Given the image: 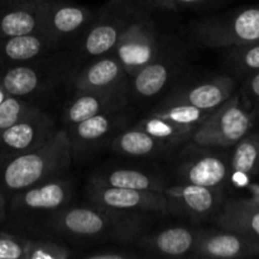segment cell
Segmentation results:
<instances>
[{"mask_svg": "<svg viewBox=\"0 0 259 259\" xmlns=\"http://www.w3.org/2000/svg\"><path fill=\"white\" fill-rule=\"evenodd\" d=\"M177 68L179 63L176 57L172 55H164L161 51L152 62L129 77L131 98H136L138 100L156 98L167 88Z\"/></svg>", "mask_w": 259, "mask_h": 259, "instance_id": "18", "label": "cell"}, {"mask_svg": "<svg viewBox=\"0 0 259 259\" xmlns=\"http://www.w3.org/2000/svg\"><path fill=\"white\" fill-rule=\"evenodd\" d=\"M235 91V82L229 76H218L210 80L181 89L172 93L163 101L185 103L206 111H212L232 98Z\"/></svg>", "mask_w": 259, "mask_h": 259, "instance_id": "19", "label": "cell"}, {"mask_svg": "<svg viewBox=\"0 0 259 259\" xmlns=\"http://www.w3.org/2000/svg\"><path fill=\"white\" fill-rule=\"evenodd\" d=\"M129 85V76L113 52L94 58L72 77L73 91H100Z\"/></svg>", "mask_w": 259, "mask_h": 259, "instance_id": "17", "label": "cell"}, {"mask_svg": "<svg viewBox=\"0 0 259 259\" xmlns=\"http://www.w3.org/2000/svg\"><path fill=\"white\" fill-rule=\"evenodd\" d=\"M254 257H259V240L254 238L233 230L202 229L192 258L242 259Z\"/></svg>", "mask_w": 259, "mask_h": 259, "instance_id": "16", "label": "cell"}, {"mask_svg": "<svg viewBox=\"0 0 259 259\" xmlns=\"http://www.w3.org/2000/svg\"><path fill=\"white\" fill-rule=\"evenodd\" d=\"M7 95H8V94L5 93V91L3 90L2 86H0V103H2V101L4 100V98H5V96H7Z\"/></svg>", "mask_w": 259, "mask_h": 259, "instance_id": "39", "label": "cell"}, {"mask_svg": "<svg viewBox=\"0 0 259 259\" xmlns=\"http://www.w3.org/2000/svg\"><path fill=\"white\" fill-rule=\"evenodd\" d=\"M138 257H142V255L121 247L100 248V249H95L94 252L85 254L86 259H133Z\"/></svg>", "mask_w": 259, "mask_h": 259, "instance_id": "33", "label": "cell"}, {"mask_svg": "<svg viewBox=\"0 0 259 259\" xmlns=\"http://www.w3.org/2000/svg\"><path fill=\"white\" fill-rule=\"evenodd\" d=\"M168 211L177 215L206 219L217 217L224 204L220 187H206L181 182L163 190Z\"/></svg>", "mask_w": 259, "mask_h": 259, "instance_id": "13", "label": "cell"}, {"mask_svg": "<svg viewBox=\"0 0 259 259\" xmlns=\"http://www.w3.org/2000/svg\"><path fill=\"white\" fill-rule=\"evenodd\" d=\"M149 215L105 209L96 205H67L46 218L45 228L76 243L118 242L129 244L146 233Z\"/></svg>", "mask_w": 259, "mask_h": 259, "instance_id": "1", "label": "cell"}, {"mask_svg": "<svg viewBox=\"0 0 259 259\" xmlns=\"http://www.w3.org/2000/svg\"><path fill=\"white\" fill-rule=\"evenodd\" d=\"M37 4L0 0V39L37 32Z\"/></svg>", "mask_w": 259, "mask_h": 259, "instance_id": "23", "label": "cell"}, {"mask_svg": "<svg viewBox=\"0 0 259 259\" xmlns=\"http://www.w3.org/2000/svg\"><path fill=\"white\" fill-rule=\"evenodd\" d=\"M201 233V228L171 227L152 234L144 233L136 244L146 257L192 258Z\"/></svg>", "mask_w": 259, "mask_h": 259, "instance_id": "15", "label": "cell"}, {"mask_svg": "<svg viewBox=\"0 0 259 259\" xmlns=\"http://www.w3.org/2000/svg\"><path fill=\"white\" fill-rule=\"evenodd\" d=\"M7 219V197L0 191V222Z\"/></svg>", "mask_w": 259, "mask_h": 259, "instance_id": "37", "label": "cell"}, {"mask_svg": "<svg viewBox=\"0 0 259 259\" xmlns=\"http://www.w3.org/2000/svg\"><path fill=\"white\" fill-rule=\"evenodd\" d=\"M245 90H247V93L257 101L259 106V72L248 75L247 83H245Z\"/></svg>", "mask_w": 259, "mask_h": 259, "instance_id": "34", "label": "cell"}, {"mask_svg": "<svg viewBox=\"0 0 259 259\" xmlns=\"http://www.w3.org/2000/svg\"><path fill=\"white\" fill-rule=\"evenodd\" d=\"M252 192H253L252 199L259 204V186H252Z\"/></svg>", "mask_w": 259, "mask_h": 259, "instance_id": "38", "label": "cell"}, {"mask_svg": "<svg viewBox=\"0 0 259 259\" xmlns=\"http://www.w3.org/2000/svg\"><path fill=\"white\" fill-rule=\"evenodd\" d=\"M85 196L89 204L116 211L144 215L169 214L163 192L100 186L89 182L85 190Z\"/></svg>", "mask_w": 259, "mask_h": 259, "instance_id": "10", "label": "cell"}, {"mask_svg": "<svg viewBox=\"0 0 259 259\" xmlns=\"http://www.w3.org/2000/svg\"><path fill=\"white\" fill-rule=\"evenodd\" d=\"M19 2H33V3H40L43 0H19Z\"/></svg>", "mask_w": 259, "mask_h": 259, "instance_id": "40", "label": "cell"}, {"mask_svg": "<svg viewBox=\"0 0 259 259\" xmlns=\"http://www.w3.org/2000/svg\"><path fill=\"white\" fill-rule=\"evenodd\" d=\"M169 147V144L154 138L139 126L120 131L110 142V148L115 153L139 158L158 156Z\"/></svg>", "mask_w": 259, "mask_h": 259, "instance_id": "25", "label": "cell"}, {"mask_svg": "<svg viewBox=\"0 0 259 259\" xmlns=\"http://www.w3.org/2000/svg\"><path fill=\"white\" fill-rule=\"evenodd\" d=\"M51 55L0 68V86L8 95L32 99L50 93L68 75L70 62L51 60Z\"/></svg>", "mask_w": 259, "mask_h": 259, "instance_id": "5", "label": "cell"}, {"mask_svg": "<svg viewBox=\"0 0 259 259\" xmlns=\"http://www.w3.org/2000/svg\"><path fill=\"white\" fill-rule=\"evenodd\" d=\"M254 114L243 106L239 95H233L218 106L195 129L191 141L202 148H228L248 134Z\"/></svg>", "mask_w": 259, "mask_h": 259, "instance_id": "6", "label": "cell"}, {"mask_svg": "<svg viewBox=\"0 0 259 259\" xmlns=\"http://www.w3.org/2000/svg\"><path fill=\"white\" fill-rule=\"evenodd\" d=\"M137 126L169 146L181 144L189 141L195 132L194 128L179 125V124H175L167 119L153 115V114H149L146 118L142 119Z\"/></svg>", "mask_w": 259, "mask_h": 259, "instance_id": "27", "label": "cell"}, {"mask_svg": "<svg viewBox=\"0 0 259 259\" xmlns=\"http://www.w3.org/2000/svg\"><path fill=\"white\" fill-rule=\"evenodd\" d=\"M38 109L39 106L27 99L7 95L0 103V133Z\"/></svg>", "mask_w": 259, "mask_h": 259, "instance_id": "29", "label": "cell"}, {"mask_svg": "<svg viewBox=\"0 0 259 259\" xmlns=\"http://www.w3.org/2000/svg\"><path fill=\"white\" fill-rule=\"evenodd\" d=\"M220 229L242 233L259 240V204L250 199H233L224 201L215 217Z\"/></svg>", "mask_w": 259, "mask_h": 259, "instance_id": "21", "label": "cell"}, {"mask_svg": "<svg viewBox=\"0 0 259 259\" xmlns=\"http://www.w3.org/2000/svg\"><path fill=\"white\" fill-rule=\"evenodd\" d=\"M129 85L110 90L75 91L63 108L62 120L67 126L106 113L120 111L129 104Z\"/></svg>", "mask_w": 259, "mask_h": 259, "instance_id": "14", "label": "cell"}, {"mask_svg": "<svg viewBox=\"0 0 259 259\" xmlns=\"http://www.w3.org/2000/svg\"><path fill=\"white\" fill-rule=\"evenodd\" d=\"M57 52L38 32L0 39V68L29 62L35 58Z\"/></svg>", "mask_w": 259, "mask_h": 259, "instance_id": "22", "label": "cell"}, {"mask_svg": "<svg viewBox=\"0 0 259 259\" xmlns=\"http://www.w3.org/2000/svg\"><path fill=\"white\" fill-rule=\"evenodd\" d=\"M89 182L100 186L158 192H163V190L168 186L161 176L134 168H115L96 172L91 176Z\"/></svg>", "mask_w": 259, "mask_h": 259, "instance_id": "24", "label": "cell"}, {"mask_svg": "<svg viewBox=\"0 0 259 259\" xmlns=\"http://www.w3.org/2000/svg\"><path fill=\"white\" fill-rule=\"evenodd\" d=\"M207 2H210V0H175L174 7H175V10H177V9H181V8L196 7V5H201Z\"/></svg>", "mask_w": 259, "mask_h": 259, "instance_id": "36", "label": "cell"}, {"mask_svg": "<svg viewBox=\"0 0 259 259\" xmlns=\"http://www.w3.org/2000/svg\"><path fill=\"white\" fill-rule=\"evenodd\" d=\"M180 181L206 187H222L229 175V164L218 154L200 152L187 156L177 166Z\"/></svg>", "mask_w": 259, "mask_h": 259, "instance_id": "20", "label": "cell"}, {"mask_svg": "<svg viewBox=\"0 0 259 259\" xmlns=\"http://www.w3.org/2000/svg\"><path fill=\"white\" fill-rule=\"evenodd\" d=\"M71 162L67 129H57L40 147L0 164V191L8 197L46 180L62 176Z\"/></svg>", "mask_w": 259, "mask_h": 259, "instance_id": "2", "label": "cell"}, {"mask_svg": "<svg viewBox=\"0 0 259 259\" xmlns=\"http://www.w3.org/2000/svg\"><path fill=\"white\" fill-rule=\"evenodd\" d=\"M29 238L0 233V259H25Z\"/></svg>", "mask_w": 259, "mask_h": 259, "instance_id": "32", "label": "cell"}, {"mask_svg": "<svg viewBox=\"0 0 259 259\" xmlns=\"http://www.w3.org/2000/svg\"><path fill=\"white\" fill-rule=\"evenodd\" d=\"M159 52L161 46L158 33L149 14L129 24L113 50L114 56L121 63L129 77L152 62Z\"/></svg>", "mask_w": 259, "mask_h": 259, "instance_id": "9", "label": "cell"}, {"mask_svg": "<svg viewBox=\"0 0 259 259\" xmlns=\"http://www.w3.org/2000/svg\"><path fill=\"white\" fill-rule=\"evenodd\" d=\"M257 116H258V119H259V106H257Z\"/></svg>", "mask_w": 259, "mask_h": 259, "instance_id": "41", "label": "cell"}, {"mask_svg": "<svg viewBox=\"0 0 259 259\" xmlns=\"http://www.w3.org/2000/svg\"><path fill=\"white\" fill-rule=\"evenodd\" d=\"M56 120L38 109L0 133V164L45 144L57 131Z\"/></svg>", "mask_w": 259, "mask_h": 259, "instance_id": "11", "label": "cell"}, {"mask_svg": "<svg viewBox=\"0 0 259 259\" xmlns=\"http://www.w3.org/2000/svg\"><path fill=\"white\" fill-rule=\"evenodd\" d=\"M37 32L56 50L73 45L82 35L94 18L93 10L66 0L38 3Z\"/></svg>", "mask_w": 259, "mask_h": 259, "instance_id": "7", "label": "cell"}, {"mask_svg": "<svg viewBox=\"0 0 259 259\" xmlns=\"http://www.w3.org/2000/svg\"><path fill=\"white\" fill-rule=\"evenodd\" d=\"M195 35L202 45L212 48L259 42V5L202 20L195 27Z\"/></svg>", "mask_w": 259, "mask_h": 259, "instance_id": "8", "label": "cell"}, {"mask_svg": "<svg viewBox=\"0 0 259 259\" xmlns=\"http://www.w3.org/2000/svg\"><path fill=\"white\" fill-rule=\"evenodd\" d=\"M125 120L126 116L120 110L91 116L67 126L66 129L70 139L72 159L85 158L98 151L121 131L120 128Z\"/></svg>", "mask_w": 259, "mask_h": 259, "instance_id": "12", "label": "cell"}, {"mask_svg": "<svg viewBox=\"0 0 259 259\" xmlns=\"http://www.w3.org/2000/svg\"><path fill=\"white\" fill-rule=\"evenodd\" d=\"M229 161L233 174L252 177L259 174V132L248 133L234 144Z\"/></svg>", "mask_w": 259, "mask_h": 259, "instance_id": "26", "label": "cell"}, {"mask_svg": "<svg viewBox=\"0 0 259 259\" xmlns=\"http://www.w3.org/2000/svg\"><path fill=\"white\" fill-rule=\"evenodd\" d=\"M148 8L161 10H175V0H143Z\"/></svg>", "mask_w": 259, "mask_h": 259, "instance_id": "35", "label": "cell"}, {"mask_svg": "<svg viewBox=\"0 0 259 259\" xmlns=\"http://www.w3.org/2000/svg\"><path fill=\"white\" fill-rule=\"evenodd\" d=\"M210 113L211 111L202 110V109L190 105V104L162 101L161 105L156 110L152 111L151 114L159 116V118L167 119V120L179 124V125L196 129L209 116Z\"/></svg>", "mask_w": 259, "mask_h": 259, "instance_id": "28", "label": "cell"}, {"mask_svg": "<svg viewBox=\"0 0 259 259\" xmlns=\"http://www.w3.org/2000/svg\"><path fill=\"white\" fill-rule=\"evenodd\" d=\"M143 0H110L98 14H94L89 27L76 40V57L94 60L113 52L121 33L129 24L149 14Z\"/></svg>", "mask_w": 259, "mask_h": 259, "instance_id": "3", "label": "cell"}, {"mask_svg": "<svg viewBox=\"0 0 259 259\" xmlns=\"http://www.w3.org/2000/svg\"><path fill=\"white\" fill-rule=\"evenodd\" d=\"M72 255L70 247L48 239H30L25 259H68Z\"/></svg>", "mask_w": 259, "mask_h": 259, "instance_id": "31", "label": "cell"}, {"mask_svg": "<svg viewBox=\"0 0 259 259\" xmlns=\"http://www.w3.org/2000/svg\"><path fill=\"white\" fill-rule=\"evenodd\" d=\"M228 62L240 75L259 72V42L232 47L228 55Z\"/></svg>", "mask_w": 259, "mask_h": 259, "instance_id": "30", "label": "cell"}, {"mask_svg": "<svg viewBox=\"0 0 259 259\" xmlns=\"http://www.w3.org/2000/svg\"><path fill=\"white\" fill-rule=\"evenodd\" d=\"M73 184L67 177L55 179L35 184L10 196L7 215L19 225H28L33 219L48 218L71 204L73 197Z\"/></svg>", "mask_w": 259, "mask_h": 259, "instance_id": "4", "label": "cell"}]
</instances>
